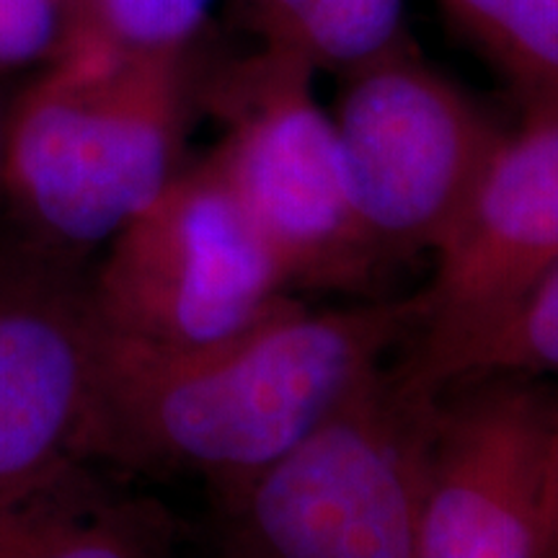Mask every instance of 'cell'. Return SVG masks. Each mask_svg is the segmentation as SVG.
<instances>
[{"label":"cell","instance_id":"10","mask_svg":"<svg viewBox=\"0 0 558 558\" xmlns=\"http://www.w3.org/2000/svg\"><path fill=\"white\" fill-rule=\"evenodd\" d=\"M94 458H75L0 507V558H179L184 525Z\"/></svg>","mask_w":558,"mask_h":558},{"label":"cell","instance_id":"16","mask_svg":"<svg viewBox=\"0 0 558 558\" xmlns=\"http://www.w3.org/2000/svg\"><path fill=\"white\" fill-rule=\"evenodd\" d=\"M550 427H554V533L546 558H558V380H550Z\"/></svg>","mask_w":558,"mask_h":558},{"label":"cell","instance_id":"5","mask_svg":"<svg viewBox=\"0 0 558 558\" xmlns=\"http://www.w3.org/2000/svg\"><path fill=\"white\" fill-rule=\"evenodd\" d=\"M88 288L104 339L158 354L220 344L298 298L209 156L96 256Z\"/></svg>","mask_w":558,"mask_h":558},{"label":"cell","instance_id":"14","mask_svg":"<svg viewBox=\"0 0 558 558\" xmlns=\"http://www.w3.org/2000/svg\"><path fill=\"white\" fill-rule=\"evenodd\" d=\"M481 375L527 380L558 378V262L465 362L456 383Z\"/></svg>","mask_w":558,"mask_h":558},{"label":"cell","instance_id":"8","mask_svg":"<svg viewBox=\"0 0 558 558\" xmlns=\"http://www.w3.org/2000/svg\"><path fill=\"white\" fill-rule=\"evenodd\" d=\"M550 533V380L481 375L439 390L411 558H546Z\"/></svg>","mask_w":558,"mask_h":558},{"label":"cell","instance_id":"4","mask_svg":"<svg viewBox=\"0 0 558 558\" xmlns=\"http://www.w3.org/2000/svg\"><path fill=\"white\" fill-rule=\"evenodd\" d=\"M313 75L303 60L262 45L222 70L205 90L222 124L209 158L292 292L378 298L390 267L354 215L337 128Z\"/></svg>","mask_w":558,"mask_h":558},{"label":"cell","instance_id":"6","mask_svg":"<svg viewBox=\"0 0 558 558\" xmlns=\"http://www.w3.org/2000/svg\"><path fill=\"white\" fill-rule=\"evenodd\" d=\"M344 81L331 120L362 230L388 267L435 256L505 130L411 41Z\"/></svg>","mask_w":558,"mask_h":558},{"label":"cell","instance_id":"1","mask_svg":"<svg viewBox=\"0 0 558 558\" xmlns=\"http://www.w3.org/2000/svg\"><path fill=\"white\" fill-rule=\"evenodd\" d=\"M416 298L311 311L300 298L239 337L192 352L104 339L86 456L132 478L226 492L300 442L373 369L401 354Z\"/></svg>","mask_w":558,"mask_h":558},{"label":"cell","instance_id":"13","mask_svg":"<svg viewBox=\"0 0 558 558\" xmlns=\"http://www.w3.org/2000/svg\"><path fill=\"white\" fill-rule=\"evenodd\" d=\"M215 0H86L70 52H190Z\"/></svg>","mask_w":558,"mask_h":558},{"label":"cell","instance_id":"17","mask_svg":"<svg viewBox=\"0 0 558 558\" xmlns=\"http://www.w3.org/2000/svg\"><path fill=\"white\" fill-rule=\"evenodd\" d=\"M5 109H9V99L0 94V150H3V130H5Z\"/></svg>","mask_w":558,"mask_h":558},{"label":"cell","instance_id":"12","mask_svg":"<svg viewBox=\"0 0 558 558\" xmlns=\"http://www.w3.org/2000/svg\"><path fill=\"white\" fill-rule=\"evenodd\" d=\"M452 24L518 90L522 107L558 101V0H439Z\"/></svg>","mask_w":558,"mask_h":558},{"label":"cell","instance_id":"9","mask_svg":"<svg viewBox=\"0 0 558 558\" xmlns=\"http://www.w3.org/2000/svg\"><path fill=\"white\" fill-rule=\"evenodd\" d=\"M88 271L0 243V507L88 458L104 354Z\"/></svg>","mask_w":558,"mask_h":558},{"label":"cell","instance_id":"11","mask_svg":"<svg viewBox=\"0 0 558 558\" xmlns=\"http://www.w3.org/2000/svg\"><path fill=\"white\" fill-rule=\"evenodd\" d=\"M262 47L349 75L407 45L403 0H233Z\"/></svg>","mask_w":558,"mask_h":558},{"label":"cell","instance_id":"15","mask_svg":"<svg viewBox=\"0 0 558 558\" xmlns=\"http://www.w3.org/2000/svg\"><path fill=\"white\" fill-rule=\"evenodd\" d=\"M86 0H0V75L52 65L78 39Z\"/></svg>","mask_w":558,"mask_h":558},{"label":"cell","instance_id":"3","mask_svg":"<svg viewBox=\"0 0 558 558\" xmlns=\"http://www.w3.org/2000/svg\"><path fill=\"white\" fill-rule=\"evenodd\" d=\"M437 396L396 362L367 375L300 442L209 494V558H411Z\"/></svg>","mask_w":558,"mask_h":558},{"label":"cell","instance_id":"2","mask_svg":"<svg viewBox=\"0 0 558 558\" xmlns=\"http://www.w3.org/2000/svg\"><path fill=\"white\" fill-rule=\"evenodd\" d=\"M192 50H75L9 99L0 150L5 241L90 267L181 171Z\"/></svg>","mask_w":558,"mask_h":558},{"label":"cell","instance_id":"7","mask_svg":"<svg viewBox=\"0 0 558 558\" xmlns=\"http://www.w3.org/2000/svg\"><path fill=\"white\" fill-rule=\"evenodd\" d=\"M558 262V101L522 107L416 292L418 324L399 354L407 380L437 396Z\"/></svg>","mask_w":558,"mask_h":558}]
</instances>
